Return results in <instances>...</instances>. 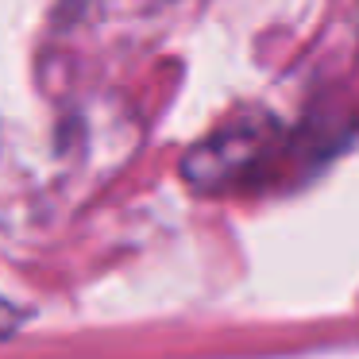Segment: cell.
Masks as SVG:
<instances>
[{"label": "cell", "instance_id": "obj_2", "mask_svg": "<svg viewBox=\"0 0 359 359\" xmlns=\"http://www.w3.org/2000/svg\"><path fill=\"white\" fill-rule=\"evenodd\" d=\"M12 325H16V309H12V305L4 302V297H0V336L8 332Z\"/></svg>", "mask_w": 359, "mask_h": 359}, {"label": "cell", "instance_id": "obj_1", "mask_svg": "<svg viewBox=\"0 0 359 359\" xmlns=\"http://www.w3.org/2000/svg\"><path fill=\"white\" fill-rule=\"evenodd\" d=\"M274 124H232L224 132L209 135L205 143H197L182 163V178L189 186H197L201 194H217L224 186L243 182L266 155H271V132Z\"/></svg>", "mask_w": 359, "mask_h": 359}]
</instances>
